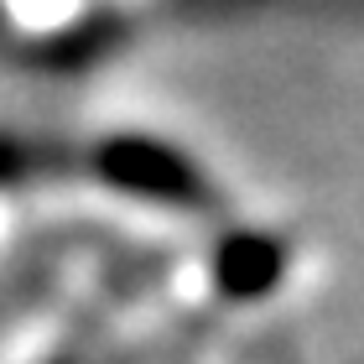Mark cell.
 I'll list each match as a JSON object with an SVG mask.
<instances>
[{"instance_id":"6da1fadb","label":"cell","mask_w":364,"mask_h":364,"mask_svg":"<svg viewBox=\"0 0 364 364\" xmlns=\"http://www.w3.org/2000/svg\"><path fill=\"white\" fill-rule=\"evenodd\" d=\"M99 167H105V177L114 188H130V193H151V198H167V203L203 198L198 172L177 151H167V146H156L146 136H114L105 151H99Z\"/></svg>"}]
</instances>
